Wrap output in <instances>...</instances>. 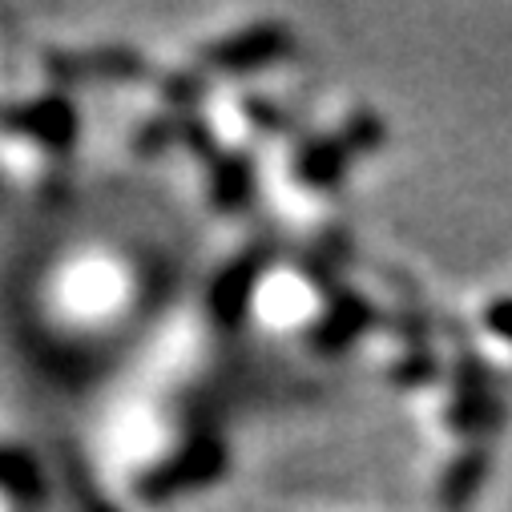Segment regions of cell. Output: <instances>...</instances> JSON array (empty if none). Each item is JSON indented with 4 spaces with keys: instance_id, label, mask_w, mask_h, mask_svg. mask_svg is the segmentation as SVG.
I'll return each mask as SVG.
<instances>
[{
    "instance_id": "cell-1",
    "label": "cell",
    "mask_w": 512,
    "mask_h": 512,
    "mask_svg": "<svg viewBox=\"0 0 512 512\" xmlns=\"http://www.w3.org/2000/svg\"><path fill=\"white\" fill-rule=\"evenodd\" d=\"M134 291V279L113 254L81 250L69 263H61L49 279V307L61 319H73L69 327H97V319H113L125 311Z\"/></svg>"
},
{
    "instance_id": "cell-2",
    "label": "cell",
    "mask_w": 512,
    "mask_h": 512,
    "mask_svg": "<svg viewBox=\"0 0 512 512\" xmlns=\"http://www.w3.org/2000/svg\"><path fill=\"white\" fill-rule=\"evenodd\" d=\"M307 311H311V287L299 283V279H283L279 275L259 295V315L271 327H295V319H303Z\"/></svg>"
},
{
    "instance_id": "cell-3",
    "label": "cell",
    "mask_w": 512,
    "mask_h": 512,
    "mask_svg": "<svg viewBox=\"0 0 512 512\" xmlns=\"http://www.w3.org/2000/svg\"><path fill=\"white\" fill-rule=\"evenodd\" d=\"M5 484H9V480L0 476V512H13V492H9Z\"/></svg>"
}]
</instances>
